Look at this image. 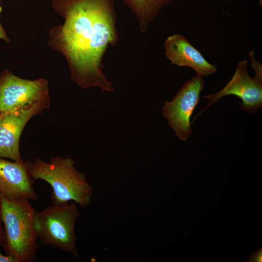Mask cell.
<instances>
[{
  "label": "cell",
  "mask_w": 262,
  "mask_h": 262,
  "mask_svg": "<svg viewBox=\"0 0 262 262\" xmlns=\"http://www.w3.org/2000/svg\"><path fill=\"white\" fill-rule=\"evenodd\" d=\"M114 6L115 0H52L53 9L64 22L49 31L48 44L64 55L71 79L82 89L115 91L102 63L109 46L119 40Z\"/></svg>",
  "instance_id": "1"
},
{
  "label": "cell",
  "mask_w": 262,
  "mask_h": 262,
  "mask_svg": "<svg viewBox=\"0 0 262 262\" xmlns=\"http://www.w3.org/2000/svg\"><path fill=\"white\" fill-rule=\"evenodd\" d=\"M27 164L33 180H43L51 187L52 204L73 201L82 207L90 205L94 189L85 174L77 169L72 159L53 157L47 162L36 157Z\"/></svg>",
  "instance_id": "2"
},
{
  "label": "cell",
  "mask_w": 262,
  "mask_h": 262,
  "mask_svg": "<svg viewBox=\"0 0 262 262\" xmlns=\"http://www.w3.org/2000/svg\"><path fill=\"white\" fill-rule=\"evenodd\" d=\"M30 201L10 199L0 194V217L5 235L3 248L17 262L34 261L39 248L34 227L35 210Z\"/></svg>",
  "instance_id": "3"
},
{
  "label": "cell",
  "mask_w": 262,
  "mask_h": 262,
  "mask_svg": "<svg viewBox=\"0 0 262 262\" xmlns=\"http://www.w3.org/2000/svg\"><path fill=\"white\" fill-rule=\"evenodd\" d=\"M79 215L77 204L73 201L35 211L34 227L40 243L78 258L75 227Z\"/></svg>",
  "instance_id": "4"
},
{
  "label": "cell",
  "mask_w": 262,
  "mask_h": 262,
  "mask_svg": "<svg viewBox=\"0 0 262 262\" xmlns=\"http://www.w3.org/2000/svg\"><path fill=\"white\" fill-rule=\"evenodd\" d=\"M251 67L255 71L254 77L249 76L246 60L238 62L237 68L231 80L219 92L203 96L209 104L196 115L195 119L213 103L229 95L238 97L242 100L241 108L251 114L258 111L262 106V65L254 58V54L249 55Z\"/></svg>",
  "instance_id": "5"
},
{
  "label": "cell",
  "mask_w": 262,
  "mask_h": 262,
  "mask_svg": "<svg viewBox=\"0 0 262 262\" xmlns=\"http://www.w3.org/2000/svg\"><path fill=\"white\" fill-rule=\"evenodd\" d=\"M49 96L45 79H24L8 69L0 73V114L26 108Z\"/></svg>",
  "instance_id": "6"
},
{
  "label": "cell",
  "mask_w": 262,
  "mask_h": 262,
  "mask_svg": "<svg viewBox=\"0 0 262 262\" xmlns=\"http://www.w3.org/2000/svg\"><path fill=\"white\" fill-rule=\"evenodd\" d=\"M204 85L202 77L196 75L185 82L171 101L164 102L163 115L181 141H186L192 133L190 118Z\"/></svg>",
  "instance_id": "7"
},
{
  "label": "cell",
  "mask_w": 262,
  "mask_h": 262,
  "mask_svg": "<svg viewBox=\"0 0 262 262\" xmlns=\"http://www.w3.org/2000/svg\"><path fill=\"white\" fill-rule=\"evenodd\" d=\"M50 106L49 96L26 108L0 114V158L23 162L19 140L29 120Z\"/></svg>",
  "instance_id": "8"
},
{
  "label": "cell",
  "mask_w": 262,
  "mask_h": 262,
  "mask_svg": "<svg viewBox=\"0 0 262 262\" xmlns=\"http://www.w3.org/2000/svg\"><path fill=\"white\" fill-rule=\"evenodd\" d=\"M27 162H11L0 158V194L10 199L36 200Z\"/></svg>",
  "instance_id": "9"
},
{
  "label": "cell",
  "mask_w": 262,
  "mask_h": 262,
  "mask_svg": "<svg viewBox=\"0 0 262 262\" xmlns=\"http://www.w3.org/2000/svg\"><path fill=\"white\" fill-rule=\"evenodd\" d=\"M164 47L165 55L173 65L189 67L197 75L202 77L213 75L217 71L216 66L209 63L201 52L181 34L168 36Z\"/></svg>",
  "instance_id": "10"
},
{
  "label": "cell",
  "mask_w": 262,
  "mask_h": 262,
  "mask_svg": "<svg viewBox=\"0 0 262 262\" xmlns=\"http://www.w3.org/2000/svg\"><path fill=\"white\" fill-rule=\"evenodd\" d=\"M136 16L139 29L146 32L149 25L158 15L161 9L171 0H122Z\"/></svg>",
  "instance_id": "11"
},
{
  "label": "cell",
  "mask_w": 262,
  "mask_h": 262,
  "mask_svg": "<svg viewBox=\"0 0 262 262\" xmlns=\"http://www.w3.org/2000/svg\"><path fill=\"white\" fill-rule=\"evenodd\" d=\"M248 262H262V248L261 247L257 251L252 253L247 259Z\"/></svg>",
  "instance_id": "12"
},
{
  "label": "cell",
  "mask_w": 262,
  "mask_h": 262,
  "mask_svg": "<svg viewBox=\"0 0 262 262\" xmlns=\"http://www.w3.org/2000/svg\"><path fill=\"white\" fill-rule=\"evenodd\" d=\"M2 7L0 6V14L2 12ZM0 39L4 41L6 43H9L10 42V39L6 35V32L4 31L3 28L2 26V25L0 21Z\"/></svg>",
  "instance_id": "13"
},
{
  "label": "cell",
  "mask_w": 262,
  "mask_h": 262,
  "mask_svg": "<svg viewBox=\"0 0 262 262\" xmlns=\"http://www.w3.org/2000/svg\"><path fill=\"white\" fill-rule=\"evenodd\" d=\"M0 262H17L16 259L7 254L4 255L0 252Z\"/></svg>",
  "instance_id": "14"
},
{
  "label": "cell",
  "mask_w": 262,
  "mask_h": 262,
  "mask_svg": "<svg viewBox=\"0 0 262 262\" xmlns=\"http://www.w3.org/2000/svg\"><path fill=\"white\" fill-rule=\"evenodd\" d=\"M5 243L4 230L0 217V246L3 247Z\"/></svg>",
  "instance_id": "15"
}]
</instances>
